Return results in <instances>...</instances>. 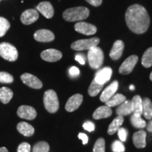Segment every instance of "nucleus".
Instances as JSON below:
<instances>
[{
  "mask_svg": "<svg viewBox=\"0 0 152 152\" xmlns=\"http://www.w3.org/2000/svg\"><path fill=\"white\" fill-rule=\"evenodd\" d=\"M125 18L129 29L134 33H144L149 27V14L142 5H131L127 9Z\"/></svg>",
  "mask_w": 152,
  "mask_h": 152,
  "instance_id": "nucleus-1",
  "label": "nucleus"
},
{
  "mask_svg": "<svg viewBox=\"0 0 152 152\" xmlns=\"http://www.w3.org/2000/svg\"><path fill=\"white\" fill-rule=\"evenodd\" d=\"M90 10L86 7H77L68 9L63 13V18L68 22L80 21L88 18Z\"/></svg>",
  "mask_w": 152,
  "mask_h": 152,
  "instance_id": "nucleus-2",
  "label": "nucleus"
},
{
  "mask_svg": "<svg viewBox=\"0 0 152 152\" xmlns=\"http://www.w3.org/2000/svg\"><path fill=\"white\" fill-rule=\"evenodd\" d=\"M89 64L93 69H98L102 66L104 62V52L98 46L94 47L89 49L87 54Z\"/></svg>",
  "mask_w": 152,
  "mask_h": 152,
  "instance_id": "nucleus-3",
  "label": "nucleus"
},
{
  "mask_svg": "<svg viewBox=\"0 0 152 152\" xmlns=\"http://www.w3.org/2000/svg\"><path fill=\"white\" fill-rule=\"evenodd\" d=\"M44 104L45 109L51 113H54L59 108V102L56 93L52 90L46 91L44 94Z\"/></svg>",
  "mask_w": 152,
  "mask_h": 152,
  "instance_id": "nucleus-4",
  "label": "nucleus"
},
{
  "mask_svg": "<svg viewBox=\"0 0 152 152\" xmlns=\"http://www.w3.org/2000/svg\"><path fill=\"white\" fill-rule=\"evenodd\" d=\"M0 56L9 61H15L18 57V52L14 45L8 42L0 44Z\"/></svg>",
  "mask_w": 152,
  "mask_h": 152,
  "instance_id": "nucleus-5",
  "label": "nucleus"
},
{
  "mask_svg": "<svg viewBox=\"0 0 152 152\" xmlns=\"http://www.w3.org/2000/svg\"><path fill=\"white\" fill-rule=\"evenodd\" d=\"M99 38L93 37L90 39H80L72 43L71 49L75 51L89 50L92 47L97 46L99 43Z\"/></svg>",
  "mask_w": 152,
  "mask_h": 152,
  "instance_id": "nucleus-6",
  "label": "nucleus"
},
{
  "mask_svg": "<svg viewBox=\"0 0 152 152\" xmlns=\"http://www.w3.org/2000/svg\"><path fill=\"white\" fill-rule=\"evenodd\" d=\"M138 61V56L132 55L124 61L119 68V73L122 75H128L133 71Z\"/></svg>",
  "mask_w": 152,
  "mask_h": 152,
  "instance_id": "nucleus-7",
  "label": "nucleus"
},
{
  "mask_svg": "<svg viewBox=\"0 0 152 152\" xmlns=\"http://www.w3.org/2000/svg\"><path fill=\"white\" fill-rule=\"evenodd\" d=\"M75 31L85 35H94L97 31V28L92 24L86 22H78L74 26Z\"/></svg>",
  "mask_w": 152,
  "mask_h": 152,
  "instance_id": "nucleus-8",
  "label": "nucleus"
},
{
  "mask_svg": "<svg viewBox=\"0 0 152 152\" xmlns=\"http://www.w3.org/2000/svg\"><path fill=\"white\" fill-rule=\"evenodd\" d=\"M20 79L24 84L28 85V87H31V88L38 90V89H41L42 87V83L40 80L30 73H23L20 76Z\"/></svg>",
  "mask_w": 152,
  "mask_h": 152,
  "instance_id": "nucleus-9",
  "label": "nucleus"
},
{
  "mask_svg": "<svg viewBox=\"0 0 152 152\" xmlns=\"http://www.w3.org/2000/svg\"><path fill=\"white\" fill-rule=\"evenodd\" d=\"M41 58L47 62H56L62 58V53L57 49H46L41 53Z\"/></svg>",
  "mask_w": 152,
  "mask_h": 152,
  "instance_id": "nucleus-10",
  "label": "nucleus"
},
{
  "mask_svg": "<svg viewBox=\"0 0 152 152\" xmlns=\"http://www.w3.org/2000/svg\"><path fill=\"white\" fill-rule=\"evenodd\" d=\"M17 114L21 118L30 120V121L35 119L37 116V112H36L35 109L32 106L26 105L20 106L18 108V111H17Z\"/></svg>",
  "mask_w": 152,
  "mask_h": 152,
  "instance_id": "nucleus-11",
  "label": "nucleus"
},
{
  "mask_svg": "<svg viewBox=\"0 0 152 152\" xmlns=\"http://www.w3.org/2000/svg\"><path fill=\"white\" fill-rule=\"evenodd\" d=\"M83 101V96L80 94H75L68 99L66 104V110L68 112L75 111L81 105Z\"/></svg>",
  "mask_w": 152,
  "mask_h": 152,
  "instance_id": "nucleus-12",
  "label": "nucleus"
},
{
  "mask_svg": "<svg viewBox=\"0 0 152 152\" xmlns=\"http://www.w3.org/2000/svg\"><path fill=\"white\" fill-rule=\"evenodd\" d=\"M39 18V14L38 11L35 9H28L24 12H23L20 16V20L22 23L24 25H30L35 21H37Z\"/></svg>",
  "mask_w": 152,
  "mask_h": 152,
  "instance_id": "nucleus-13",
  "label": "nucleus"
},
{
  "mask_svg": "<svg viewBox=\"0 0 152 152\" xmlns=\"http://www.w3.org/2000/svg\"><path fill=\"white\" fill-rule=\"evenodd\" d=\"M34 38L39 42H49L54 39L55 36L52 31L46 29H41L36 31L34 34Z\"/></svg>",
  "mask_w": 152,
  "mask_h": 152,
  "instance_id": "nucleus-14",
  "label": "nucleus"
},
{
  "mask_svg": "<svg viewBox=\"0 0 152 152\" xmlns=\"http://www.w3.org/2000/svg\"><path fill=\"white\" fill-rule=\"evenodd\" d=\"M112 73H113V71H112L111 68L105 67L102 68V69L97 71V73L95 75V81L99 84L104 85L106 83L110 80Z\"/></svg>",
  "mask_w": 152,
  "mask_h": 152,
  "instance_id": "nucleus-15",
  "label": "nucleus"
},
{
  "mask_svg": "<svg viewBox=\"0 0 152 152\" xmlns=\"http://www.w3.org/2000/svg\"><path fill=\"white\" fill-rule=\"evenodd\" d=\"M118 88V82L114 81L110 84L102 92L100 96V100L102 102H106L110 98L112 97L115 94Z\"/></svg>",
  "mask_w": 152,
  "mask_h": 152,
  "instance_id": "nucleus-16",
  "label": "nucleus"
},
{
  "mask_svg": "<svg viewBox=\"0 0 152 152\" xmlns=\"http://www.w3.org/2000/svg\"><path fill=\"white\" fill-rule=\"evenodd\" d=\"M37 10L41 13L45 18H52L54 14V10L52 4L49 1H42L40 2L36 7Z\"/></svg>",
  "mask_w": 152,
  "mask_h": 152,
  "instance_id": "nucleus-17",
  "label": "nucleus"
},
{
  "mask_svg": "<svg viewBox=\"0 0 152 152\" xmlns=\"http://www.w3.org/2000/svg\"><path fill=\"white\" fill-rule=\"evenodd\" d=\"M125 45L122 40H116L113 43L109 56L111 59L114 61L118 60L122 56L123 50H124Z\"/></svg>",
  "mask_w": 152,
  "mask_h": 152,
  "instance_id": "nucleus-18",
  "label": "nucleus"
},
{
  "mask_svg": "<svg viewBox=\"0 0 152 152\" xmlns=\"http://www.w3.org/2000/svg\"><path fill=\"white\" fill-rule=\"evenodd\" d=\"M146 137H147V133L143 130H141L137 132H134L132 136L133 143L137 148L142 149L146 147Z\"/></svg>",
  "mask_w": 152,
  "mask_h": 152,
  "instance_id": "nucleus-19",
  "label": "nucleus"
},
{
  "mask_svg": "<svg viewBox=\"0 0 152 152\" xmlns=\"http://www.w3.org/2000/svg\"><path fill=\"white\" fill-rule=\"evenodd\" d=\"M132 113L134 115L142 116L143 114V105H142V99L140 95H135L131 101Z\"/></svg>",
  "mask_w": 152,
  "mask_h": 152,
  "instance_id": "nucleus-20",
  "label": "nucleus"
},
{
  "mask_svg": "<svg viewBox=\"0 0 152 152\" xmlns=\"http://www.w3.org/2000/svg\"><path fill=\"white\" fill-rule=\"evenodd\" d=\"M112 115V110L111 107L107 106H102L99 107L93 113V118L99 120L110 117Z\"/></svg>",
  "mask_w": 152,
  "mask_h": 152,
  "instance_id": "nucleus-21",
  "label": "nucleus"
},
{
  "mask_svg": "<svg viewBox=\"0 0 152 152\" xmlns=\"http://www.w3.org/2000/svg\"><path fill=\"white\" fill-rule=\"evenodd\" d=\"M16 128L20 134L26 137L32 136L35 132V129L33 127L26 122H20L17 125Z\"/></svg>",
  "mask_w": 152,
  "mask_h": 152,
  "instance_id": "nucleus-22",
  "label": "nucleus"
},
{
  "mask_svg": "<svg viewBox=\"0 0 152 152\" xmlns=\"http://www.w3.org/2000/svg\"><path fill=\"white\" fill-rule=\"evenodd\" d=\"M116 113L118 115H128L132 113V106H131V101H126L120 104L119 107L116 109Z\"/></svg>",
  "mask_w": 152,
  "mask_h": 152,
  "instance_id": "nucleus-23",
  "label": "nucleus"
},
{
  "mask_svg": "<svg viewBox=\"0 0 152 152\" xmlns=\"http://www.w3.org/2000/svg\"><path fill=\"white\" fill-rule=\"evenodd\" d=\"M123 121H124V118L123 116L121 115H118L115 118L113 119L111 124H110L109 128H108V134L110 135H112L114 133H115L118 130V129L121 128L122 125Z\"/></svg>",
  "mask_w": 152,
  "mask_h": 152,
  "instance_id": "nucleus-24",
  "label": "nucleus"
},
{
  "mask_svg": "<svg viewBox=\"0 0 152 152\" xmlns=\"http://www.w3.org/2000/svg\"><path fill=\"white\" fill-rule=\"evenodd\" d=\"M13 91L10 88L3 87L0 89V102L3 104H8L13 97Z\"/></svg>",
  "mask_w": 152,
  "mask_h": 152,
  "instance_id": "nucleus-25",
  "label": "nucleus"
},
{
  "mask_svg": "<svg viewBox=\"0 0 152 152\" xmlns=\"http://www.w3.org/2000/svg\"><path fill=\"white\" fill-rule=\"evenodd\" d=\"M143 105V115L145 118L152 119V102L149 98H144L142 99Z\"/></svg>",
  "mask_w": 152,
  "mask_h": 152,
  "instance_id": "nucleus-26",
  "label": "nucleus"
},
{
  "mask_svg": "<svg viewBox=\"0 0 152 152\" xmlns=\"http://www.w3.org/2000/svg\"><path fill=\"white\" fill-rule=\"evenodd\" d=\"M126 100V98L124 95L121 94H114L112 97L109 99L107 102H105L106 106H109V107H113L118 105H120L124 102Z\"/></svg>",
  "mask_w": 152,
  "mask_h": 152,
  "instance_id": "nucleus-27",
  "label": "nucleus"
},
{
  "mask_svg": "<svg viewBox=\"0 0 152 152\" xmlns=\"http://www.w3.org/2000/svg\"><path fill=\"white\" fill-rule=\"evenodd\" d=\"M142 64L145 68H150L152 66V47L147 49L144 53L142 58Z\"/></svg>",
  "mask_w": 152,
  "mask_h": 152,
  "instance_id": "nucleus-28",
  "label": "nucleus"
},
{
  "mask_svg": "<svg viewBox=\"0 0 152 152\" xmlns=\"http://www.w3.org/2000/svg\"><path fill=\"white\" fill-rule=\"evenodd\" d=\"M130 122L132 123L133 126L136 128L143 129L147 126V123L145 122V121H144V120L142 118L141 116L134 115V114L133 113L132 115H131Z\"/></svg>",
  "mask_w": 152,
  "mask_h": 152,
  "instance_id": "nucleus-29",
  "label": "nucleus"
},
{
  "mask_svg": "<svg viewBox=\"0 0 152 152\" xmlns=\"http://www.w3.org/2000/svg\"><path fill=\"white\" fill-rule=\"evenodd\" d=\"M104 85L99 84V83H96L94 79L91 83V85H90L88 88V94H90L91 96H96L99 93L101 92V90L103 88Z\"/></svg>",
  "mask_w": 152,
  "mask_h": 152,
  "instance_id": "nucleus-30",
  "label": "nucleus"
},
{
  "mask_svg": "<svg viewBox=\"0 0 152 152\" xmlns=\"http://www.w3.org/2000/svg\"><path fill=\"white\" fill-rule=\"evenodd\" d=\"M10 23L7 19L0 16V37H3L10 28Z\"/></svg>",
  "mask_w": 152,
  "mask_h": 152,
  "instance_id": "nucleus-31",
  "label": "nucleus"
},
{
  "mask_svg": "<svg viewBox=\"0 0 152 152\" xmlns=\"http://www.w3.org/2000/svg\"><path fill=\"white\" fill-rule=\"evenodd\" d=\"M49 145L46 142H39L33 147V152H49Z\"/></svg>",
  "mask_w": 152,
  "mask_h": 152,
  "instance_id": "nucleus-32",
  "label": "nucleus"
},
{
  "mask_svg": "<svg viewBox=\"0 0 152 152\" xmlns=\"http://www.w3.org/2000/svg\"><path fill=\"white\" fill-rule=\"evenodd\" d=\"M93 152H105V140L104 138H99L95 142Z\"/></svg>",
  "mask_w": 152,
  "mask_h": 152,
  "instance_id": "nucleus-33",
  "label": "nucleus"
},
{
  "mask_svg": "<svg viewBox=\"0 0 152 152\" xmlns=\"http://www.w3.org/2000/svg\"><path fill=\"white\" fill-rule=\"evenodd\" d=\"M14 82V77L7 72H0V83H12Z\"/></svg>",
  "mask_w": 152,
  "mask_h": 152,
  "instance_id": "nucleus-34",
  "label": "nucleus"
},
{
  "mask_svg": "<svg viewBox=\"0 0 152 152\" xmlns=\"http://www.w3.org/2000/svg\"><path fill=\"white\" fill-rule=\"evenodd\" d=\"M111 148L113 152H125V147L122 142L118 141V140H115L113 142Z\"/></svg>",
  "mask_w": 152,
  "mask_h": 152,
  "instance_id": "nucleus-35",
  "label": "nucleus"
},
{
  "mask_svg": "<svg viewBox=\"0 0 152 152\" xmlns=\"http://www.w3.org/2000/svg\"><path fill=\"white\" fill-rule=\"evenodd\" d=\"M31 147L27 142H23L18 146L17 152H30Z\"/></svg>",
  "mask_w": 152,
  "mask_h": 152,
  "instance_id": "nucleus-36",
  "label": "nucleus"
},
{
  "mask_svg": "<svg viewBox=\"0 0 152 152\" xmlns=\"http://www.w3.org/2000/svg\"><path fill=\"white\" fill-rule=\"evenodd\" d=\"M118 135L121 142H125L126 141L127 135H128V133H127V130L123 128H120L118 129Z\"/></svg>",
  "mask_w": 152,
  "mask_h": 152,
  "instance_id": "nucleus-37",
  "label": "nucleus"
},
{
  "mask_svg": "<svg viewBox=\"0 0 152 152\" xmlns=\"http://www.w3.org/2000/svg\"><path fill=\"white\" fill-rule=\"evenodd\" d=\"M83 128L87 131H88V132H92V131L94 130L95 126L92 122H91V121H87L86 123H85L83 124Z\"/></svg>",
  "mask_w": 152,
  "mask_h": 152,
  "instance_id": "nucleus-38",
  "label": "nucleus"
},
{
  "mask_svg": "<svg viewBox=\"0 0 152 152\" xmlns=\"http://www.w3.org/2000/svg\"><path fill=\"white\" fill-rule=\"evenodd\" d=\"M80 70L75 66H73L70 68L69 70V75L71 76L72 77H75L77 76H78L80 75Z\"/></svg>",
  "mask_w": 152,
  "mask_h": 152,
  "instance_id": "nucleus-39",
  "label": "nucleus"
},
{
  "mask_svg": "<svg viewBox=\"0 0 152 152\" xmlns=\"http://www.w3.org/2000/svg\"><path fill=\"white\" fill-rule=\"evenodd\" d=\"M90 4L94 6V7H99L102 4V0H86Z\"/></svg>",
  "mask_w": 152,
  "mask_h": 152,
  "instance_id": "nucleus-40",
  "label": "nucleus"
},
{
  "mask_svg": "<svg viewBox=\"0 0 152 152\" xmlns=\"http://www.w3.org/2000/svg\"><path fill=\"white\" fill-rule=\"evenodd\" d=\"M75 59L77 61L79 64H80L81 65H85V61L84 57L83 56V55L81 54H77L75 57Z\"/></svg>",
  "mask_w": 152,
  "mask_h": 152,
  "instance_id": "nucleus-41",
  "label": "nucleus"
},
{
  "mask_svg": "<svg viewBox=\"0 0 152 152\" xmlns=\"http://www.w3.org/2000/svg\"><path fill=\"white\" fill-rule=\"evenodd\" d=\"M78 138L80 139L82 141H83V144H87V142H88V137L84 133H80L78 134Z\"/></svg>",
  "mask_w": 152,
  "mask_h": 152,
  "instance_id": "nucleus-42",
  "label": "nucleus"
},
{
  "mask_svg": "<svg viewBox=\"0 0 152 152\" xmlns=\"http://www.w3.org/2000/svg\"><path fill=\"white\" fill-rule=\"evenodd\" d=\"M147 130L149 131V132H152V120H151V121L149 122V123L147 124Z\"/></svg>",
  "mask_w": 152,
  "mask_h": 152,
  "instance_id": "nucleus-43",
  "label": "nucleus"
},
{
  "mask_svg": "<svg viewBox=\"0 0 152 152\" xmlns=\"http://www.w3.org/2000/svg\"><path fill=\"white\" fill-rule=\"evenodd\" d=\"M0 152H9V151L6 147H1L0 148Z\"/></svg>",
  "mask_w": 152,
  "mask_h": 152,
  "instance_id": "nucleus-44",
  "label": "nucleus"
},
{
  "mask_svg": "<svg viewBox=\"0 0 152 152\" xmlns=\"http://www.w3.org/2000/svg\"><path fill=\"white\" fill-rule=\"evenodd\" d=\"M130 89L131 90H134V85H131L130 86Z\"/></svg>",
  "mask_w": 152,
  "mask_h": 152,
  "instance_id": "nucleus-45",
  "label": "nucleus"
},
{
  "mask_svg": "<svg viewBox=\"0 0 152 152\" xmlns=\"http://www.w3.org/2000/svg\"><path fill=\"white\" fill-rule=\"evenodd\" d=\"M150 80L152 81V72L151 73V74H150Z\"/></svg>",
  "mask_w": 152,
  "mask_h": 152,
  "instance_id": "nucleus-46",
  "label": "nucleus"
},
{
  "mask_svg": "<svg viewBox=\"0 0 152 152\" xmlns=\"http://www.w3.org/2000/svg\"><path fill=\"white\" fill-rule=\"evenodd\" d=\"M0 1H1V0H0Z\"/></svg>",
  "mask_w": 152,
  "mask_h": 152,
  "instance_id": "nucleus-47",
  "label": "nucleus"
}]
</instances>
